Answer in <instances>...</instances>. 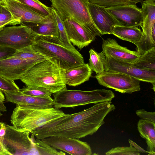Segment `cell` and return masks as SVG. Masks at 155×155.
<instances>
[{
  "mask_svg": "<svg viewBox=\"0 0 155 155\" xmlns=\"http://www.w3.org/2000/svg\"><path fill=\"white\" fill-rule=\"evenodd\" d=\"M0 110L3 112H5L7 111L6 108L4 105L3 102H0Z\"/></svg>",
  "mask_w": 155,
  "mask_h": 155,
  "instance_id": "74e56055",
  "label": "cell"
},
{
  "mask_svg": "<svg viewBox=\"0 0 155 155\" xmlns=\"http://www.w3.org/2000/svg\"><path fill=\"white\" fill-rule=\"evenodd\" d=\"M98 83L122 93L131 94L140 90V81L128 75L109 71L97 74Z\"/></svg>",
  "mask_w": 155,
  "mask_h": 155,
  "instance_id": "9c48e42d",
  "label": "cell"
},
{
  "mask_svg": "<svg viewBox=\"0 0 155 155\" xmlns=\"http://www.w3.org/2000/svg\"><path fill=\"white\" fill-rule=\"evenodd\" d=\"M6 130L3 141L4 149L7 155H64L41 139L31 137L28 131H20L13 126L5 124Z\"/></svg>",
  "mask_w": 155,
  "mask_h": 155,
  "instance_id": "7a4b0ae2",
  "label": "cell"
},
{
  "mask_svg": "<svg viewBox=\"0 0 155 155\" xmlns=\"http://www.w3.org/2000/svg\"><path fill=\"white\" fill-rule=\"evenodd\" d=\"M51 8L52 13L56 20L59 30V40L67 48L72 49H75L74 46L69 41L63 21L62 20L55 10L52 8Z\"/></svg>",
  "mask_w": 155,
  "mask_h": 155,
  "instance_id": "484cf974",
  "label": "cell"
},
{
  "mask_svg": "<svg viewBox=\"0 0 155 155\" xmlns=\"http://www.w3.org/2000/svg\"><path fill=\"white\" fill-rule=\"evenodd\" d=\"M90 57L89 65L92 71L96 74H99L105 71V63L106 56L102 51L98 52L91 49L89 51Z\"/></svg>",
  "mask_w": 155,
  "mask_h": 155,
  "instance_id": "d4e9b609",
  "label": "cell"
},
{
  "mask_svg": "<svg viewBox=\"0 0 155 155\" xmlns=\"http://www.w3.org/2000/svg\"><path fill=\"white\" fill-rule=\"evenodd\" d=\"M140 153L134 147H118L113 148L105 153L106 155H139Z\"/></svg>",
  "mask_w": 155,
  "mask_h": 155,
  "instance_id": "4dcf8cb0",
  "label": "cell"
},
{
  "mask_svg": "<svg viewBox=\"0 0 155 155\" xmlns=\"http://www.w3.org/2000/svg\"><path fill=\"white\" fill-rule=\"evenodd\" d=\"M128 141L130 144V146L133 147L135 148L140 153H149V152L145 150L143 148L138 145L135 142L132 140L129 139Z\"/></svg>",
  "mask_w": 155,
  "mask_h": 155,
  "instance_id": "8d00e7d4",
  "label": "cell"
},
{
  "mask_svg": "<svg viewBox=\"0 0 155 155\" xmlns=\"http://www.w3.org/2000/svg\"><path fill=\"white\" fill-rule=\"evenodd\" d=\"M111 34L120 39L130 42L135 45L140 41L142 33L141 30L137 27L116 25Z\"/></svg>",
  "mask_w": 155,
  "mask_h": 155,
  "instance_id": "603a6c76",
  "label": "cell"
},
{
  "mask_svg": "<svg viewBox=\"0 0 155 155\" xmlns=\"http://www.w3.org/2000/svg\"><path fill=\"white\" fill-rule=\"evenodd\" d=\"M37 35L22 25L4 27L0 30V46L19 49L31 45Z\"/></svg>",
  "mask_w": 155,
  "mask_h": 155,
  "instance_id": "30bf717a",
  "label": "cell"
},
{
  "mask_svg": "<svg viewBox=\"0 0 155 155\" xmlns=\"http://www.w3.org/2000/svg\"><path fill=\"white\" fill-rule=\"evenodd\" d=\"M62 79L66 84L76 86L89 80L92 71L88 64L67 70L61 69Z\"/></svg>",
  "mask_w": 155,
  "mask_h": 155,
  "instance_id": "ffe728a7",
  "label": "cell"
},
{
  "mask_svg": "<svg viewBox=\"0 0 155 155\" xmlns=\"http://www.w3.org/2000/svg\"><path fill=\"white\" fill-rule=\"evenodd\" d=\"M32 48L62 70H67L84 64L82 55L76 49L64 46L59 38L37 35L31 45Z\"/></svg>",
  "mask_w": 155,
  "mask_h": 155,
  "instance_id": "3957f363",
  "label": "cell"
},
{
  "mask_svg": "<svg viewBox=\"0 0 155 155\" xmlns=\"http://www.w3.org/2000/svg\"><path fill=\"white\" fill-rule=\"evenodd\" d=\"M141 3L143 20L140 26L142 35L135 45L136 51L142 55L155 47V0H144Z\"/></svg>",
  "mask_w": 155,
  "mask_h": 155,
  "instance_id": "ba28073f",
  "label": "cell"
},
{
  "mask_svg": "<svg viewBox=\"0 0 155 155\" xmlns=\"http://www.w3.org/2000/svg\"><path fill=\"white\" fill-rule=\"evenodd\" d=\"M102 47L106 56L130 63L134 62L141 55L136 50L132 51L121 46L116 40L110 38L103 40Z\"/></svg>",
  "mask_w": 155,
  "mask_h": 155,
  "instance_id": "d6986e66",
  "label": "cell"
},
{
  "mask_svg": "<svg viewBox=\"0 0 155 155\" xmlns=\"http://www.w3.org/2000/svg\"><path fill=\"white\" fill-rule=\"evenodd\" d=\"M5 100V95L2 91L0 89V102H3Z\"/></svg>",
  "mask_w": 155,
  "mask_h": 155,
  "instance_id": "f35d334b",
  "label": "cell"
},
{
  "mask_svg": "<svg viewBox=\"0 0 155 155\" xmlns=\"http://www.w3.org/2000/svg\"><path fill=\"white\" fill-rule=\"evenodd\" d=\"M63 22L70 42L80 50L95 40V38L91 33L74 20L68 19Z\"/></svg>",
  "mask_w": 155,
  "mask_h": 155,
  "instance_id": "e0dca14e",
  "label": "cell"
},
{
  "mask_svg": "<svg viewBox=\"0 0 155 155\" xmlns=\"http://www.w3.org/2000/svg\"><path fill=\"white\" fill-rule=\"evenodd\" d=\"M105 71L122 73L134 77L140 81L155 85V71L143 70L133 65L131 63L106 56Z\"/></svg>",
  "mask_w": 155,
  "mask_h": 155,
  "instance_id": "7c38bea8",
  "label": "cell"
},
{
  "mask_svg": "<svg viewBox=\"0 0 155 155\" xmlns=\"http://www.w3.org/2000/svg\"><path fill=\"white\" fill-rule=\"evenodd\" d=\"M15 51L12 48L0 46V59L12 56Z\"/></svg>",
  "mask_w": 155,
  "mask_h": 155,
  "instance_id": "836d02e7",
  "label": "cell"
},
{
  "mask_svg": "<svg viewBox=\"0 0 155 155\" xmlns=\"http://www.w3.org/2000/svg\"><path fill=\"white\" fill-rule=\"evenodd\" d=\"M12 56L19 58L43 61L46 59L43 56L35 51L31 45L16 50Z\"/></svg>",
  "mask_w": 155,
  "mask_h": 155,
  "instance_id": "83f0119b",
  "label": "cell"
},
{
  "mask_svg": "<svg viewBox=\"0 0 155 155\" xmlns=\"http://www.w3.org/2000/svg\"><path fill=\"white\" fill-rule=\"evenodd\" d=\"M20 91L23 94L38 97H50L52 94L48 89L41 87H24Z\"/></svg>",
  "mask_w": 155,
  "mask_h": 155,
  "instance_id": "f546056e",
  "label": "cell"
},
{
  "mask_svg": "<svg viewBox=\"0 0 155 155\" xmlns=\"http://www.w3.org/2000/svg\"><path fill=\"white\" fill-rule=\"evenodd\" d=\"M132 64L139 69L155 71V47L142 55Z\"/></svg>",
  "mask_w": 155,
  "mask_h": 155,
  "instance_id": "cb8c5ba5",
  "label": "cell"
},
{
  "mask_svg": "<svg viewBox=\"0 0 155 155\" xmlns=\"http://www.w3.org/2000/svg\"><path fill=\"white\" fill-rule=\"evenodd\" d=\"M2 7V5L0 4V11Z\"/></svg>",
  "mask_w": 155,
  "mask_h": 155,
  "instance_id": "60d3db41",
  "label": "cell"
},
{
  "mask_svg": "<svg viewBox=\"0 0 155 155\" xmlns=\"http://www.w3.org/2000/svg\"><path fill=\"white\" fill-rule=\"evenodd\" d=\"M1 111L0 110V117H1V116L2 115V113H1Z\"/></svg>",
  "mask_w": 155,
  "mask_h": 155,
  "instance_id": "b9f144b4",
  "label": "cell"
},
{
  "mask_svg": "<svg viewBox=\"0 0 155 155\" xmlns=\"http://www.w3.org/2000/svg\"><path fill=\"white\" fill-rule=\"evenodd\" d=\"M6 0H0V4L2 5L4 4Z\"/></svg>",
  "mask_w": 155,
  "mask_h": 155,
  "instance_id": "ab89813d",
  "label": "cell"
},
{
  "mask_svg": "<svg viewBox=\"0 0 155 155\" xmlns=\"http://www.w3.org/2000/svg\"><path fill=\"white\" fill-rule=\"evenodd\" d=\"M88 6L91 19L101 35L111 34L117 24L106 8L90 2Z\"/></svg>",
  "mask_w": 155,
  "mask_h": 155,
  "instance_id": "2e32d148",
  "label": "cell"
},
{
  "mask_svg": "<svg viewBox=\"0 0 155 155\" xmlns=\"http://www.w3.org/2000/svg\"><path fill=\"white\" fill-rule=\"evenodd\" d=\"M116 108L111 101L95 104L80 112L65 114L30 132L37 138L52 136L79 139L95 133L104 123V119Z\"/></svg>",
  "mask_w": 155,
  "mask_h": 155,
  "instance_id": "6da1fadb",
  "label": "cell"
},
{
  "mask_svg": "<svg viewBox=\"0 0 155 155\" xmlns=\"http://www.w3.org/2000/svg\"><path fill=\"white\" fill-rule=\"evenodd\" d=\"M51 7L63 21L71 19L78 22L94 37L101 35L91 18L88 9V0H49Z\"/></svg>",
  "mask_w": 155,
  "mask_h": 155,
  "instance_id": "52a82bcc",
  "label": "cell"
},
{
  "mask_svg": "<svg viewBox=\"0 0 155 155\" xmlns=\"http://www.w3.org/2000/svg\"><path fill=\"white\" fill-rule=\"evenodd\" d=\"M89 2L105 8L126 5H136L144 0H88Z\"/></svg>",
  "mask_w": 155,
  "mask_h": 155,
  "instance_id": "f1b7e54d",
  "label": "cell"
},
{
  "mask_svg": "<svg viewBox=\"0 0 155 155\" xmlns=\"http://www.w3.org/2000/svg\"><path fill=\"white\" fill-rule=\"evenodd\" d=\"M5 130V124L3 122H0V152L2 153L3 155H7L3 145V141Z\"/></svg>",
  "mask_w": 155,
  "mask_h": 155,
  "instance_id": "d590c367",
  "label": "cell"
},
{
  "mask_svg": "<svg viewBox=\"0 0 155 155\" xmlns=\"http://www.w3.org/2000/svg\"><path fill=\"white\" fill-rule=\"evenodd\" d=\"M25 4L36 12L45 16H48L52 14L51 7H48L39 0H16Z\"/></svg>",
  "mask_w": 155,
  "mask_h": 155,
  "instance_id": "4316f807",
  "label": "cell"
},
{
  "mask_svg": "<svg viewBox=\"0 0 155 155\" xmlns=\"http://www.w3.org/2000/svg\"><path fill=\"white\" fill-rule=\"evenodd\" d=\"M137 115L141 119H146L155 123V112H149L142 109L135 111Z\"/></svg>",
  "mask_w": 155,
  "mask_h": 155,
  "instance_id": "d6a6232c",
  "label": "cell"
},
{
  "mask_svg": "<svg viewBox=\"0 0 155 155\" xmlns=\"http://www.w3.org/2000/svg\"><path fill=\"white\" fill-rule=\"evenodd\" d=\"M7 101L21 106L35 108L54 107L53 100L51 97L42 98L23 94L20 91L14 92L3 91Z\"/></svg>",
  "mask_w": 155,
  "mask_h": 155,
  "instance_id": "ac0fdd59",
  "label": "cell"
},
{
  "mask_svg": "<svg viewBox=\"0 0 155 155\" xmlns=\"http://www.w3.org/2000/svg\"><path fill=\"white\" fill-rule=\"evenodd\" d=\"M115 20L117 25L125 27H137L143 22L141 8L136 5H126L106 8Z\"/></svg>",
  "mask_w": 155,
  "mask_h": 155,
  "instance_id": "5bb4252c",
  "label": "cell"
},
{
  "mask_svg": "<svg viewBox=\"0 0 155 155\" xmlns=\"http://www.w3.org/2000/svg\"><path fill=\"white\" fill-rule=\"evenodd\" d=\"M2 5L7 9L13 18L19 21L20 23L21 22L44 23L50 20L53 16L52 13L48 16L41 15L28 6L16 0H6Z\"/></svg>",
  "mask_w": 155,
  "mask_h": 155,
  "instance_id": "9a60e30c",
  "label": "cell"
},
{
  "mask_svg": "<svg viewBox=\"0 0 155 155\" xmlns=\"http://www.w3.org/2000/svg\"><path fill=\"white\" fill-rule=\"evenodd\" d=\"M42 61L19 58L12 56L0 59V76L12 81L20 80L29 69Z\"/></svg>",
  "mask_w": 155,
  "mask_h": 155,
  "instance_id": "8fae6325",
  "label": "cell"
},
{
  "mask_svg": "<svg viewBox=\"0 0 155 155\" xmlns=\"http://www.w3.org/2000/svg\"><path fill=\"white\" fill-rule=\"evenodd\" d=\"M47 144L72 155H91V148L87 142L68 137L52 136L41 139Z\"/></svg>",
  "mask_w": 155,
  "mask_h": 155,
  "instance_id": "4fadbf2b",
  "label": "cell"
},
{
  "mask_svg": "<svg viewBox=\"0 0 155 155\" xmlns=\"http://www.w3.org/2000/svg\"><path fill=\"white\" fill-rule=\"evenodd\" d=\"M20 80L27 87H44L52 94L67 89L61 69L47 59L34 65Z\"/></svg>",
  "mask_w": 155,
  "mask_h": 155,
  "instance_id": "277c9868",
  "label": "cell"
},
{
  "mask_svg": "<svg viewBox=\"0 0 155 155\" xmlns=\"http://www.w3.org/2000/svg\"><path fill=\"white\" fill-rule=\"evenodd\" d=\"M53 96L54 107L59 109L111 101L115 94L111 90L104 89L84 91L67 88L54 94Z\"/></svg>",
  "mask_w": 155,
  "mask_h": 155,
  "instance_id": "8992f818",
  "label": "cell"
},
{
  "mask_svg": "<svg viewBox=\"0 0 155 155\" xmlns=\"http://www.w3.org/2000/svg\"><path fill=\"white\" fill-rule=\"evenodd\" d=\"M0 89L2 91L14 92L20 89L13 81L6 79L0 76Z\"/></svg>",
  "mask_w": 155,
  "mask_h": 155,
  "instance_id": "1f68e13d",
  "label": "cell"
},
{
  "mask_svg": "<svg viewBox=\"0 0 155 155\" xmlns=\"http://www.w3.org/2000/svg\"><path fill=\"white\" fill-rule=\"evenodd\" d=\"M137 129L140 136L146 139L148 155H155V123L140 119L137 123Z\"/></svg>",
  "mask_w": 155,
  "mask_h": 155,
  "instance_id": "44dd1931",
  "label": "cell"
},
{
  "mask_svg": "<svg viewBox=\"0 0 155 155\" xmlns=\"http://www.w3.org/2000/svg\"><path fill=\"white\" fill-rule=\"evenodd\" d=\"M65 114L54 107L35 108L17 105L11 115L10 121L16 130L30 133Z\"/></svg>",
  "mask_w": 155,
  "mask_h": 155,
  "instance_id": "5b68a950",
  "label": "cell"
},
{
  "mask_svg": "<svg viewBox=\"0 0 155 155\" xmlns=\"http://www.w3.org/2000/svg\"><path fill=\"white\" fill-rule=\"evenodd\" d=\"M14 19L10 11L2 5L0 11V21H6Z\"/></svg>",
  "mask_w": 155,
  "mask_h": 155,
  "instance_id": "e575fe53",
  "label": "cell"
},
{
  "mask_svg": "<svg viewBox=\"0 0 155 155\" xmlns=\"http://www.w3.org/2000/svg\"><path fill=\"white\" fill-rule=\"evenodd\" d=\"M0 155H3L2 153L0 152Z\"/></svg>",
  "mask_w": 155,
  "mask_h": 155,
  "instance_id": "7bdbcfd3",
  "label": "cell"
},
{
  "mask_svg": "<svg viewBox=\"0 0 155 155\" xmlns=\"http://www.w3.org/2000/svg\"><path fill=\"white\" fill-rule=\"evenodd\" d=\"M20 25L27 26L38 35L50 36L59 38V30L53 15L50 20L44 23L21 22Z\"/></svg>",
  "mask_w": 155,
  "mask_h": 155,
  "instance_id": "7402d4cb",
  "label": "cell"
}]
</instances>
